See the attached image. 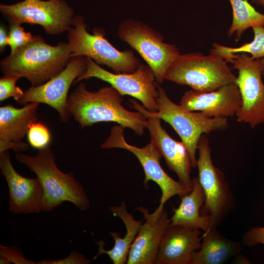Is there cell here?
Here are the masks:
<instances>
[{
    "mask_svg": "<svg viewBox=\"0 0 264 264\" xmlns=\"http://www.w3.org/2000/svg\"><path fill=\"white\" fill-rule=\"evenodd\" d=\"M117 36L140 55L158 84L163 83L167 69L180 54L176 45L165 43L161 33L139 20H124L118 27Z\"/></svg>",
    "mask_w": 264,
    "mask_h": 264,
    "instance_id": "obj_8",
    "label": "cell"
},
{
    "mask_svg": "<svg viewBox=\"0 0 264 264\" xmlns=\"http://www.w3.org/2000/svg\"><path fill=\"white\" fill-rule=\"evenodd\" d=\"M86 66V57H70L61 72L42 85L28 88L17 102L22 105L32 102L46 104L58 112L60 122H68L71 116L67 103L68 91L74 81L84 72Z\"/></svg>",
    "mask_w": 264,
    "mask_h": 264,
    "instance_id": "obj_13",
    "label": "cell"
},
{
    "mask_svg": "<svg viewBox=\"0 0 264 264\" xmlns=\"http://www.w3.org/2000/svg\"><path fill=\"white\" fill-rule=\"evenodd\" d=\"M19 79L18 77L11 75H4L0 78V101L13 97L17 102L23 96L24 91L16 85Z\"/></svg>",
    "mask_w": 264,
    "mask_h": 264,
    "instance_id": "obj_27",
    "label": "cell"
},
{
    "mask_svg": "<svg viewBox=\"0 0 264 264\" xmlns=\"http://www.w3.org/2000/svg\"><path fill=\"white\" fill-rule=\"evenodd\" d=\"M201 231L170 223L162 237L154 264H191L201 243Z\"/></svg>",
    "mask_w": 264,
    "mask_h": 264,
    "instance_id": "obj_18",
    "label": "cell"
},
{
    "mask_svg": "<svg viewBox=\"0 0 264 264\" xmlns=\"http://www.w3.org/2000/svg\"><path fill=\"white\" fill-rule=\"evenodd\" d=\"M228 63L238 71L235 83L240 92L242 104L236 114L237 120L255 128L264 123V58L254 59L247 53L241 52L232 54Z\"/></svg>",
    "mask_w": 264,
    "mask_h": 264,
    "instance_id": "obj_9",
    "label": "cell"
},
{
    "mask_svg": "<svg viewBox=\"0 0 264 264\" xmlns=\"http://www.w3.org/2000/svg\"><path fill=\"white\" fill-rule=\"evenodd\" d=\"M220 55L210 51L180 54L167 69L165 80L180 85H187L200 92L217 90L235 83L236 77Z\"/></svg>",
    "mask_w": 264,
    "mask_h": 264,
    "instance_id": "obj_4",
    "label": "cell"
},
{
    "mask_svg": "<svg viewBox=\"0 0 264 264\" xmlns=\"http://www.w3.org/2000/svg\"><path fill=\"white\" fill-rule=\"evenodd\" d=\"M136 209L142 213L145 221L141 225L131 245L127 264H153L156 259L163 234L170 223V219L164 207H157L151 214L143 206Z\"/></svg>",
    "mask_w": 264,
    "mask_h": 264,
    "instance_id": "obj_17",
    "label": "cell"
},
{
    "mask_svg": "<svg viewBox=\"0 0 264 264\" xmlns=\"http://www.w3.org/2000/svg\"><path fill=\"white\" fill-rule=\"evenodd\" d=\"M155 84L158 92L156 99L158 110L151 112L173 128L188 153L192 168H196V152L200 137L203 134L226 130L228 126L227 119L209 117L201 112L185 110L179 105L174 103L159 84L156 82Z\"/></svg>",
    "mask_w": 264,
    "mask_h": 264,
    "instance_id": "obj_6",
    "label": "cell"
},
{
    "mask_svg": "<svg viewBox=\"0 0 264 264\" xmlns=\"http://www.w3.org/2000/svg\"><path fill=\"white\" fill-rule=\"evenodd\" d=\"M30 146L39 150L48 146L51 141L50 132L45 125L35 122L30 126L27 133Z\"/></svg>",
    "mask_w": 264,
    "mask_h": 264,
    "instance_id": "obj_25",
    "label": "cell"
},
{
    "mask_svg": "<svg viewBox=\"0 0 264 264\" xmlns=\"http://www.w3.org/2000/svg\"><path fill=\"white\" fill-rule=\"evenodd\" d=\"M109 209L114 216L118 217L122 220L126 228V234L122 238L117 232H109L114 241L113 247L107 250L104 248L105 242L102 240H99L96 242L98 246V253L92 260L106 254L114 264H125L127 262L131 245L142 224V220L134 219L133 216L127 211L124 201L118 206L109 207Z\"/></svg>",
    "mask_w": 264,
    "mask_h": 264,
    "instance_id": "obj_22",
    "label": "cell"
},
{
    "mask_svg": "<svg viewBox=\"0 0 264 264\" xmlns=\"http://www.w3.org/2000/svg\"><path fill=\"white\" fill-rule=\"evenodd\" d=\"M129 105L141 112L147 118L152 141L165 160L169 169L175 173L178 181L191 190L192 179L190 177L192 166L188 153L181 141L172 138L161 125V119L153 115L136 100L130 99Z\"/></svg>",
    "mask_w": 264,
    "mask_h": 264,
    "instance_id": "obj_15",
    "label": "cell"
},
{
    "mask_svg": "<svg viewBox=\"0 0 264 264\" xmlns=\"http://www.w3.org/2000/svg\"><path fill=\"white\" fill-rule=\"evenodd\" d=\"M86 58V70L74 81V85L83 80L96 78L110 84L122 96L128 95L138 100L148 110L157 111L158 92L154 74L149 65L141 63L132 73H115L104 69L91 59Z\"/></svg>",
    "mask_w": 264,
    "mask_h": 264,
    "instance_id": "obj_11",
    "label": "cell"
},
{
    "mask_svg": "<svg viewBox=\"0 0 264 264\" xmlns=\"http://www.w3.org/2000/svg\"><path fill=\"white\" fill-rule=\"evenodd\" d=\"M241 104L240 92L234 83L211 91H185L179 103L185 110L199 111L209 117L226 118L236 115Z\"/></svg>",
    "mask_w": 264,
    "mask_h": 264,
    "instance_id": "obj_16",
    "label": "cell"
},
{
    "mask_svg": "<svg viewBox=\"0 0 264 264\" xmlns=\"http://www.w3.org/2000/svg\"><path fill=\"white\" fill-rule=\"evenodd\" d=\"M233 264H249L250 262L248 259L244 256L240 254L236 256L232 260Z\"/></svg>",
    "mask_w": 264,
    "mask_h": 264,
    "instance_id": "obj_32",
    "label": "cell"
},
{
    "mask_svg": "<svg viewBox=\"0 0 264 264\" xmlns=\"http://www.w3.org/2000/svg\"><path fill=\"white\" fill-rule=\"evenodd\" d=\"M37 102L17 108L10 104L0 107V153L7 151L11 143L22 142L31 124L37 121Z\"/></svg>",
    "mask_w": 264,
    "mask_h": 264,
    "instance_id": "obj_19",
    "label": "cell"
},
{
    "mask_svg": "<svg viewBox=\"0 0 264 264\" xmlns=\"http://www.w3.org/2000/svg\"><path fill=\"white\" fill-rule=\"evenodd\" d=\"M242 242L248 246H252L258 243L264 244V227H251L243 234Z\"/></svg>",
    "mask_w": 264,
    "mask_h": 264,
    "instance_id": "obj_30",
    "label": "cell"
},
{
    "mask_svg": "<svg viewBox=\"0 0 264 264\" xmlns=\"http://www.w3.org/2000/svg\"><path fill=\"white\" fill-rule=\"evenodd\" d=\"M232 8L233 20L228 31L231 37L236 33L237 40L248 28L264 26V14L257 11L247 0H229Z\"/></svg>",
    "mask_w": 264,
    "mask_h": 264,
    "instance_id": "obj_23",
    "label": "cell"
},
{
    "mask_svg": "<svg viewBox=\"0 0 264 264\" xmlns=\"http://www.w3.org/2000/svg\"><path fill=\"white\" fill-rule=\"evenodd\" d=\"M37 264V263L26 259L22 251L16 246L0 245V264Z\"/></svg>",
    "mask_w": 264,
    "mask_h": 264,
    "instance_id": "obj_28",
    "label": "cell"
},
{
    "mask_svg": "<svg viewBox=\"0 0 264 264\" xmlns=\"http://www.w3.org/2000/svg\"><path fill=\"white\" fill-rule=\"evenodd\" d=\"M9 30L7 27L2 24L0 26V52L2 53L5 49V47L8 45Z\"/></svg>",
    "mask_w": 264,
    "mask_h": 264,
    "instance_id": "obj_31",
    "label": "cell"
},
{
    "mask_svg": "<svg viewBox=\"0 0 264 264\" xmlns=\"http://www.w3.org/2000/svg\"><path fill=\"white\" fill-rule=\"evenodd\" d=\"M15 158L40 181L45 196V212L53 211L64 201L72 203L82 211L89 207L90 201L84 188L72 173H64L58 168L49 146L39 150L35 155L17 153Z\"/></svg>",
    "mask_w": 264,
    "mask_h": 264,
    "instance_id": "obj_3",
    "label": "cell"
},
{
    "mask_svg": "<svg viewBox=\"0 0 264 264\" xmlns=\"http://www.w3.org/2000/svg\"><path fill=\"white\" fill-rule=\"evenodd\" d=\"M122 97L111 86L90 91L81 82L68 95L67 103L71 116L82 128L98 122H113L142 136L147 128V119L138 111L126 109L122 105Z\"/></svg>",
    "mask_w": 264,
    "mask_h": 264,
    "instance_id": "obj_1",
    "label": "cell"
},
{
    "mask_svg": "<svg viewBox=\"0 0 264 264\" xmlns=\"http://www.w3.org/2000/svg\"><path fill=\"white\" fill-rule=\"evenodd\" d=\"M197 150L198 178L205 197L200 214L208 216L211 226L217 227L235 208L236 198L224 174L213 164L206 134L200 137Z\"/></svg>",
    "mask_w": 264,
    "mask_h": 264,
    "instance_id": "obj_7",
    "label": "cell"
},
{
    "mask_svg": "<svg viewBox=\"0 0 264 264\" xmlns=\"http://www.w3.org/2000/svg\"><path fill=\"white\" fill-rule=\"evenodd\" d=\"M87 27L84 18L75 15L66 36L71 48V57L89 58L99 65L110 68L115 73H132L138 68L141 63L132 50L120 51L105 38L104 29L94 27L91 34Z\"/></svg>",
    "mask_w": 264,
    "mask_h": 264,
    "instance_id": "obj_5",
    "label": "cell"
},
{
    "mask_svg": "<svg viewBox=\"0 0 264 264\" xmlns=\"http://www.w3.org/2000/svg\"><path fill=\"white\" fill-rule=\"evenodd\" d=\"M252 2L257 5L264 6V0H251Z\"/></svg>",
    "mask_w": 264,
    "mask_h": 264,
    "instance_id": "obj_33",
    "label": "cell"
},
{
    "mask_svg": "<svg viewBox=\"0 0 264 264\" xmlns=\"http://www.w3.org/2000/svg\"><path fill=\"white\" fill-rule=\"evenodd\" d=\"M71 53L68 42L51 45L41 36L34 35L27 45L0 60V69L4 75L25 78L31 86H39L66 67Z\"/></svg>",
    "mask_w": 264,
    "mask_h": 264,
    "instance_id": "obj_2",
    "label": "cell"
},
{
    "mask_svg": "<svg viewBox=\"0 0 264 264\" xmlns=\"http://www.w3.org/2000/svg\"><path fill=\"white\" fill-rule=\"evenodd\" d=\"M0 12L9 24H38L50 35L67 32L75 15L65 0H23L12 4L1 3Z\"/></svg>",
    "mask_w": 264,
    "mask_h": 264,
    "instance_id": "obj_10",
    "label": "cell"
},
{
    "mask_svg": "<svg viewBox=\"0 0 264 264\" xmlns=\"http://www.w3.org/2000/svg\"><path fill=\"white\" fill-rule=\"evenodd\" d=\"M90 260L87 259L85 256L76 251H72L64 259L57 260H43L37 262L38 264H89Z\"/></svg>",
    "mask_w": 264,
    "mask_h": 264,
    "instance_id": "obj_29",
    "label": "cell"
},
{
    "mask_svg": "<svg viewBox=\"0 0 264 264\" xmlns=\"http://www.w3.org/2000/svg\"><path fill=\"white\" fill-rule=\"evenodd\" d=\"M263 76L264 77V68L263 72Z\"/></svg>",
    "mask_w": 264,
    "mask_h": 264,
    "instance_id": "obj_34",
    "label": "cell"
},
{
    "mask_svg": "<svg viewBox=\"0 0 264 264\" xmlns=\"http://www.w3.org/2000/svg\"><path fill=\"white\" fill-rule=\"evenodd\" d=\"M252 29L254 36L251 42L238 47H227L215 43L210 51L218 53L224 59L232 54L241 52L250 54L254 59L264 58V26H255Z\"/></svg>",
    "mask_w": 264,
    "mask_h": 264,
    "instance_id": "obj_24",
    "label": "cell"
},
{
    "mask_svg": "<svg viewBox=\"0 0 264 264\" xmlns=\"http://www.w3.org/2000/svg\"><path fill=\"white\" fill-rule=\"evenodd\" d=\"M241 244L211 226L201 236L199 249L191 254V264H223L240 254Z\"/></svg>",
    "mask_w": 264,
    "mask_h": 264,
    "instance_id": "obj_20",
    "label": "cell"
},
{
    "mask_svg": "<svg viewBox=\"0 0 264 264\" xmlns=\"http://www.w3.org/2000/svg\"><path fill=\"white\" fill-rule=\"evenodd\" d=\"M0 170L8 187L9 209L14 214L45 212V196L43 187L36 178H27L14 168L9 152L0 153Z\"/></svg>",
    "mask_w": 264,
    "mask_h": 264,
    "instance_id": "obj_14",
    "label": "cell"
},
{
    "mask_svg": "<svg viewBox=\"0 0 264 264\" xmlns=\"http://www.w3.org/2000/svg\"><path fill=\"white\" fill-rule=\"evenodd\" d=\"M33 38L34 35L29 32L25 31L21 24H9L8 43L10 47V54L14 53L27 45Z\"/></svg>",
    "mask_w": 264,
    "mask_h": 264,
    "instance_id": "obj_26",
    "label": "cell"
},
{
    "mask_svg": "<svg viewBox=\"0 0 264 264\" xmlns=\"http://www.w3.org/2000/svg\"><path fill=\"white\" fill-rule=\"evenodd\" d=\"M124 129L120 125L112 127L110 135L101 144L100 148L122 149L129 151L136 157L145 173L144 184L147 185L150 180H152L161 190L158 208L164 207L166 202L172 197L177 195L180 198L190 191L179 181L170 176L163 169L160 163L162 155L152 141L142 148L131 145L125 139Z\"/></svg>",
    "mask_w": 264,
    "mask_h": 264,
    "instance_id": "obj_12",
    "label": "cell"
},
{
    "mask_svg": "<svg viewBox=\"0 0 264 264\" xmlns=\"http://www.w3.org/2000/svg\"><path fill=\"white\" fill-rule=\"evenodd\" d=\"M180 199L178 207L172 208L174 214L170 219V223L206 231L211 226V222L208 216L200 214L205 197L198 177L192 179L191 190Z\"/></svg>",
    "mask_w": 264,
    "mask_h": 264,
    "instance_id": "obj_21",
    "label": "cell"
}]
</instances>
